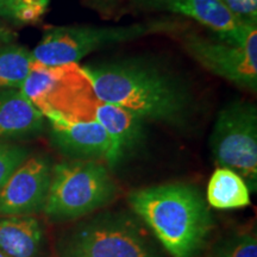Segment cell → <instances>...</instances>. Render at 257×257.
Segmentation results:
<instances>
[{
	"instance_id": "6",
	"label": "cell",
	"mask_w": 257,
	"mask_h": 257,
	"mask_svg": "<svg viewBox=\"0 0 257 257\" xmlns=\"http://www.w3.org/2000/svg\"><path fill=\"white\" fill-rule=\"evenodd\" d=\"M189 56L205 69L233 85L257 89V24L244 23L238 41L211 37L186 28L176 34Z\"/></svg>"
},
{
	"instance_id": "12",
	"label": "cell",
	"mask_w": 257,
	"mask_h": 257,
	"mask_svg": "<svg viewBox=\"0 0 257 257\" xmlns=\"http://www.w3.org/2000/svg\"><path fill=\"white\" fill-rule=\"evenodd\" d=\"M86 115V120H95L110 134L121 156L141 142L144 120L121 106L106 102L95 94Z\"/></svg>"
},
{
	"instance_id": "11",
	"label": "cell",
	"mask_w": 257,
	"mask_h": 257,
	"mask_svg": "<svg viewBox=\"0 0 257 257\" xmlns=\"http://www.w3.org/2000/svg\"><path fill=\"white\" fill-rule=\"evenodd\" d=\"M138 11L188 18L217 36L238 41L245 22L239 21L221 0H130Z\"/></svg>"
},
{
	"instance_id": "2",
	"label": "cell",
	"mask_w": 257,
	"mask_h": 257,
	"mask_svg": "<svg viewBox=\"0 0 257 257\" xmlns=\"http://www.w3.org/2000/svg\"><path fill=\"white\" fill-rule=\"evenodd\" d=\"M127 201L173 257H197L201 252L213 220L197 188L182 184L153 186L133 192Z\"/></svg>"
},
{
	"instance_id": "8",
	"label": "cell",
	"mask_w": 257,
	"mask_h": 257,
	"mask_svg": "<svg viewBox=\"0 0 257 257\" xmlns=\"http://www.w3.org/2000/svg\"><path fill=\"white\" fill-rule=\"evenodd\" d=\"M92 83L79 63L44 66L34 61L31 72L19 87L32 104L47 114L68 118Z\"/></svg>"
},
{
	"instance_id": "4",
	"label": "cell",
	"mask_w": 257,
	"mask_h": 257,
	"mask_svg": "<svg viewBox=\"0 0 257 257\" xmlns=\"http://www.w3.org/2000/svg\"><path fill=\"white\" fill-rule=\"evenodd\" d=\"M115 193L114 180L102 163L72 160L51 169L43 211L51 220H74L110 204Z\"/></svg>"
},
{
	"instance_id": "17",
	"label": "cell",
	"mask_w": 257,
	"mask_h": 257,
	"mask_svg": "<svg viewBox=\"0 0 257 257\" xmlns=\"http://www.w3.org/2000/svg\"><path fill=\"white\" fill-rule=\"evenodd\" d=\"M214 257H257L255 234L240 233L223 242Z\"/></svg>"
},
{
	"instance_id": "21",
	"label": "cell",
	"mask_w": 257,
	"mask_h": 257,
	"mask_svg": "<svg viewBox=\"0 0 257 257\" xmlns=\"http://www.w3.org/2000/svg\"><path fill=\"white\" fill-rule=\"evenodd\" d=\"M17 0H0V17L14 19Z\"/></svg>"
},
{
	"instance_id": "16",
	"label": "cell",
	"mask_w": 257,
	"mask_h": 257,
	"mask_svg": "<svg viewBox=\"0 0 257 257\" xmlns=\"http://www.w3.org/2000/svg\"><path fill=\"white\" fill-rule=\"evenodd\" d=\"M34 66L31 51L19 46L0 47V89L19 88Z\"/></svg>"
},
{
	"instance_id": "14",
	"label": "cell",
	"mask_w": 257,
	"mask_h": 257,
	"mask_svg": "<svg viewBox=\"0 0 257 257\" xmlns=\"http://www.w3.org/2000/svg\"><path fill=\"white\" fill-rule=\"evenodd\" d=\"M43 242V230L32 216L0 218V251L8 257H38Z\"/></svg>"
},
{
	"instance_id": "3",
	"label": "cell",
	"mask_w": 257,
	"mask_h": 257,
	"mask_svg": "<svg viewBox=\"0 0 257 257\" xmlns=\"http://www.w3.org/2000/svg\"><path fill=\"white\" fill-rule=\"evenodd\" d=\"M188 23L172 18H159L119 27L69 25L47 29L31 51L34 61L44 66L79 63L88 54L102 48L161 34H178Z\"/></svg>"
},
{
	"instance_id": "9",
	"label": "cell",
	"mask_w": 257,
	"mask_h": 257,
	"mask_svg": "<svg viewBox=\"0 0 257 257\" xmlns=\"http://www.w3.org/2000/svg\"><path fill=\"white\" fill-rule=\"evenodd\" d=\"M54 142L64 155L76 161L104 160L110 166L119 162L113 138L95 120L68 119L60 114H47Z\"/></svg>"
},
{
	"instance_id": "13",
	"label": "cell",
	"mask_w": 257,
	"mask_h": 257,
	"mask_svg": "<svg viewBox=\"0 0 257 257\" xmlns=\"http://www.w3.org/2000/svg\"><path fill=\"white\" fill-rule=\"evenodd\" d=\"M44 115L19 88L0 89V140L40 133Z\"/></svg>"
},
{
	"instance_id": "1",
	"label": "cell",
	"mask_w": 257,
	"mask_h": 257,
	"mask_svg": "<svg viewBox=\"0 0 257 257\" xmlns=\"http://www.w3.org/2000/svg\"><path fill=\"white\" fill-rule=\"evenodd\" d=\"M81 68L99 99L121 106L143 120L180 126L191 117L194 98L187 82L155 57H120Z\"/></svg>"
},
{
	"instance_id": "10",
	"label": "cell",
	"mask_w": 257,
	"mask_h": 257,
	"mask_svg": "<svg viewBox=\"0 0 257 257\" xmlns=\"http://www.w3.org/2000/svg\"><path fill=\"white\" fill-rule=\"evenodd\" d=\"M51 181L48 160L28 157L0 189L2 216H32L43 210Z\"/></svg>"
},
{
	"instance_id": "20",
	"label": "cell",
	"mask_w": 257,
	"mask_h": 257,
	"mask_svg": "<svg viewBox=\"0 0 257 257\" xmlns=\"http://www.w3.org/2000/svg\"><path fill=\"white\" fill-rule=\"evenodd\" d=\"M239 21L257 24V0H221Z\"/></svg>"
},
{
	"instance_id": "7",
	"label": "cell",
	"mask_w": 257,
	"mask_h": 257,
	"mask_svg": "<svg viewBox=\"0 0 257 257\" xmlns=\"http://www.w3.org/2000/svg\"><path fill=\"white\" fill-rule=\"evenodd\" d=\"M210 149L218 167L234 170L250 191L257 189V107L251 101L234 100L221 108L210 137Z\"/></svg>"
},
{
	"instance_id": "5",
	"label": "cell",
	"mask_w": 257,
	"mask_h": 257,
	"mask_svg": "<svg viewBox=\"0 0 257 257\" xmlns=\"http://www.w3.org/2000/svg\"><path fill=\"white\" fill-rule=\"evenodd\" d=\"M59 257H160L138 223L121 214H101L61 237Z\"/></svg>"
},
{
	"instance_id": "22",
	"label": "cell",
	"mask_w": 257,
	"mask_h": 257,
	"mask_svg": "<svg viewBox=\"0 0 257 257\" xmlns=\"http://www.w3.org/2000/svg\"><path fill=\"white\" fill-rule=\"evenodd\" d=\"M0 257H8V256H6L4 252H2V251H0Z\"/></svg>"
},
{
	"instance_id": "19",
	"label": "cell",
	"mask_w": 257,
	"mask_h": 257,
	"mask_svg": "<svg viewBox=\"0 0 257 257\" xmlns=\"http://www.w3.org/2000/svg\"><path fill=\"white\" fill-rule=\"evenodd\" d=\"M49 0H17L14 19L19 23H36L46 14Z\"/></svg>"
},
{
	"instance_id": "18",
	"label": "cell",
	"mask_w": 257,
	"mask_h": 257,
	"mask_svg": "<svg viewBox=\"0 0 257 257\" xmlns=\"http://www.w3.org/2000/svg\"><path fill=\"white\" fill-rule=\"evenodd\" d=\"M28 159V150L14 144L0 143V189L12 173Z\"/></svg>"
},
{
	"instance_id": "15",
	"label": "cell",
	"mask_w": 257,
	"mask_h": 257,
	"mask_svg": "<svg viewBox=\"0 0 257 257\" xmlns=\"http://www.w3.org/2000/svg\"><path fill=\"white\" fill-rule=\"evenodd\" d=\"M206 201L216 210H240L251 204L250 189L238 173L217 167L208 181Z\"/></svg>"
}]
</instances>
